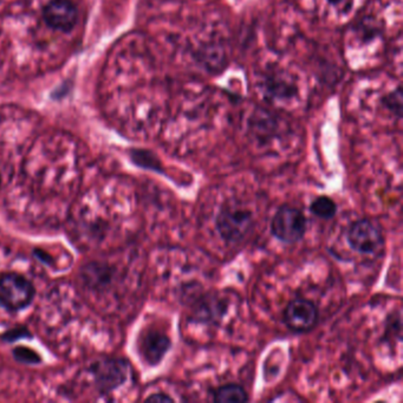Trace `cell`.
<instances>
[{
	"mask_svg": "<svg viewBox=\"0 0 403 403\" xmlns=\"http://www.w3.org/2000/svg\"><path fill=\"white\" fill-rule=\"evenodd\" d=\"M283 321L292 331L306 333L317 324V306L308 299H293L285 308Z\"/></svg>",
	"mask_w": 403,
	"mask_h": 403,
	"instance_id": "cell-5",
	"label": "cell"
},
{
	"mask_svg": "<svg viewBox=\"0 0 403 403\" xmlns=\"http://www.w3.org/2000/svg\"><path fill=\"white\" fill-rule=\"evenodd\" d=\"M135 160H136V162L145 160L146 162H143L141 166H146L147 169H152L154 171H157V172H162L160 162L157 160V157H154L153 154L150 153V152L138 150V152L135 153Z\"/></svg>",
	"mask_w": 403,
	"mask_h": 403,
	"instance_id": "cell-14",
	"label": "cell"
},
{
	"mask_svg": "<svg viewBox=\"0 0 403 403\" xmlns=\"http://www.w3.org/2000/svg\"><path fill=\"white\" fill-rule=\"evenodd\" d=\"M172 347V341L169 336L159 331L147 333L142 341V355L150 366H157L162 361L164 355Z\"/></svg>",
	"mask_w": 403,
	"mask_h": 403,
	"instance_id": "cell-7",
	"label": "cell"
},
{
	"mask_svg": "<svg viewBox=\"0 0 403 403\" xmlns=\"http://www.w3.org/2000/svg\"><path fill=\"white\" fill-rule=\"evenodd\" d=\"M147 402H173L174 399L166 394H154L146 399Z\"/></svg>",
	"mask_w": 403,
	"mask_h": 403,
	"instance_id": "cell-15",
	"label": "cell"
},
{
	"mask_svg": "<svg viewBox=\"0 0 403 403\" xmlns=\"http://www.w3.org/2000/svg\"><path fill=\"white\" fill-rule=\"evenodd\" d=\"M329 4L333 5L335 8H340V10H349L351 5V0H326Z\"/></svg>",
	"mask_w": 403,
	"mask_h": 403,
	"instance_id": "cell-16",
	"label": "cell"
},
{
	"mask_svg": "<svg viewBox=\"0 0 403 403\" xmlns=\"http://www.w3.org/2000/svg\"><path fill=\"white\" fill-rule=\"evenodd\" d=\"M213 399L218 403H244L249 401V395L242 385L230 383L216 389Z\"/></svg>",
	"mask_w": 403,
	"mask_h": 403,
	"instance_id": "cell-9",
	"label": "cell"
},
{
	"mask_svg": "<svg viewBox=\"0 0 403 403\" xmlns=\"http://www.w3.org/2000/svg\"><path fill=\"white\" fill-rule=\"evenodd\" d=\"M345 237L351 250L359 254L374 256L385 243L381 231L366 219L354 221L348 228Z\"/></svg>",
	"mask_w": 403,
	"mask_h": 403,
	"instance_id": "cell-4",
	"label": "cell"
},
{
	"mask_svg": "<svg viewBox=\"0 0 403 403\" xmlns=\"http://www.w3.org/2000/svg\"><path fill=\"white\" fill-rule=\"evenodd\" d=\"M216 298L206 299L205 302H202L198 306V309L195 310V321L200 322V323H209V322H214L217 318L220 317V311H213L212 309H223L219 300H214Z\"/></svg>",
	"mask_w": 403,
	"mask_h": 403,
	"instance_id": "cell-11",
	"label": "cell"
},
{
	"mask_svg": "<svg viewBox=\"0 0 403 403\" xmlns=\"http://www.w3.org/2000/svg\"><path fill=\"white\" fill-rule=\"evenodd\" d=\"M34 297V285L17 273L0 277V304L8 310H22Z\"/></svg>",
	"mask_w": 403,
	"mask_h": 403,
	"instance_id": "cell-3",
	"label": "cell"
},
{
	"mask_svg": "<svg viewBox=\"0 0 403 403\" xmlns=\"http://www.w3.org/2000/svg\"><path fill=\"white\" fill-rule=\"evenodd\" d=\"M402 89L399 86L397 89L389 93L383 98V105H385V108L390 110L397 117L402 116Z\"/></svg>",
	"mask_w": 403,
	"mask_h": 403,
	"instance_id": "cell-13",
	"label": "cell"
},
{
	"mask_svg": "<svg viewBox=\"0 0 403 403\" xmlns=\"http://www.w3.org/2000/svg\"><path fill=\"white\" fill-rule=\"evenodd\" d=\"M308 221L302 211L290 205L280 206L271 221V233L284 244H296L305 235Z\"/></svg>",
	"mask_w": 403,
	"mask_h": 403,
	"instance_id": "cell-2",
	"label": "cell"
},
{
	"mask_svg": "<svg viewBox=\"0 0 403 403\" xmlns=\"http://www.w3.org/2000/svg\"><path fill=\"white\" fill-rule=\"evenodd\" d=\"M0 183H1V178H0Z\"/></svg>",
	"mask_w": 403,
	"mask_h": 403,
	"instance_id": "cell-17",
	"label": "cell"
},
{
	"mask_svg": "<svg viewBox=\"0 0 403 403\" xmlns=\"http://www.w3.org/2000/svg\"><path fill=\"white\" fill-rule=\"evenodd\" d=\"M77 15V8L71 0H51L43 10L46 24L63 32H69L75 27Z\"/></svg>",
	"mask_w": 403,
	"mask_h": 403,
	"instance_id": "cell-6",
	"label": "cell"
},
{
	"mask_svg": "<svg viewBox=\"0 0 403 403\" xmlns=\"http://www.w3.org/2000/svg\"><path fill=\"white\" fill-rule=\"evenodd\" d=\"M310 211L316 217L321 219H333L337 214V204L329 197H318L311 202Z\"/></svg>",
	"mask_w": 403,
	"mask_h": 403,
	"instance_id": "cell-10",
	"label": "cell"
},
{
	"mask_svg": "<svg viewBox=\"0 0 403 403\" xmlns=\"http://www.w3.org/2000/svg\"><path fill=\"white\" fill-rule=\"evenodd\" d=\"M102 366L98 380L105 389H114L124 383L127 377V364L122 361H110Z\"/></svg>",
	"mask_w": 403,
	"mask_h": 403,
	"instance_id": "cell-8",
	"label": "cell"
},
{
	"mask_svg": "<svg viewBox=\"0 0 403 403\" xmlns=\"http://www.w3.org/2000/svg\"><path fill=\"white\" fill-rule=\"evenodd\" d=\"M254 226L253 214L249 209L223 207L216 218V228L228 244H238L250 234Z\"/></svg>",
	"mask_w": 403,
	"mask_h": 403,
	"instance_id": "cell-1",
	"label": "cell"
},
{
	"mask_svg": "<svg viewBox=\"0 0 403 403\" xmlns=\"http://www.w3.org/2000/svg\"><path fill=\"white\" fill-rule=\"evenodd\" d=\"M224 60L225 53H223V50L216 49V48H207V49L202 50L199 57V60L202 62V65L212 72L223 69Z\"/></svg>",
	"mask_w": 403,
	"mask_h": 403,
	"instance_id": "cell-12",
	"label": "cell"
}]
</instances>
